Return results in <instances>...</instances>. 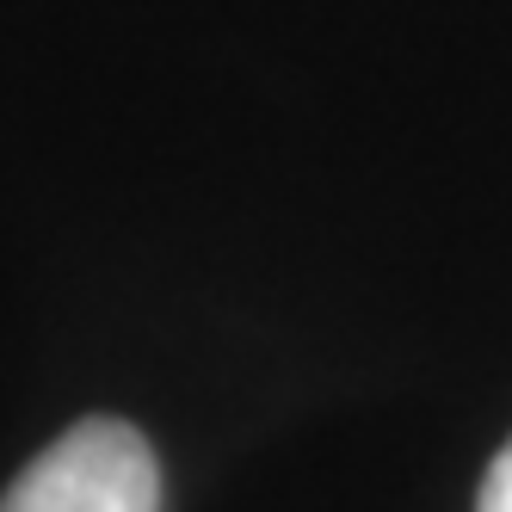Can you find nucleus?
<instances>
[{"label":"nucleus","instance_id":"f257e3e1","mask_svg":"<svg viewBox=\"0 0 512 512\" xmlns=\"http://www.w3.org/2000/svg\"><path fill=\"white\" fill-rule=\"evenodd\" d=\"M0 512H161V463L124 420H81L0 494Z\"/></svg>","mask_w":512,"mask_h":512},{"label":"nucleus","instance_id":"f03ea898","mask_svg":"<svg viewBox=\"0 0 512 512\" xmlns=\"http://www.w3.org/2000/svg\"><path fill=\"white\" fill-rule=\"evenodd\" d=\"M475 512H512V445L494 457L488 482H482V506H475Z\"/></svg>","mask_w":512,"mask_h":512}]
</instances>
